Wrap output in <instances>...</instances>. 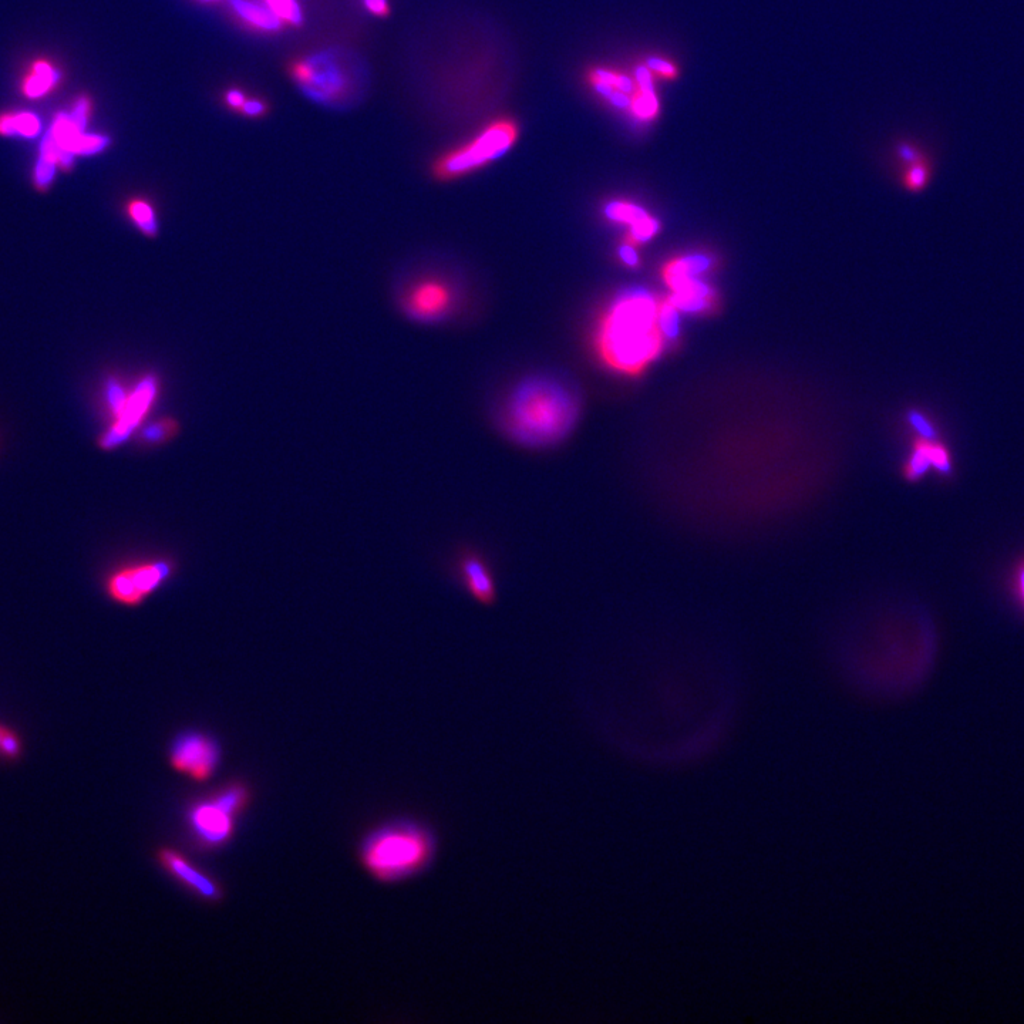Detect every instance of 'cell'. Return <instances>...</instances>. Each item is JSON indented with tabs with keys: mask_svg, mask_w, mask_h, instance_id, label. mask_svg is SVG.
<instances>
[{
	"mask_svg": "<svg viewBox=\"0 0 1024 1024\" xmlns=\"http://www.w3.org/2000/svg\"><path fill=\"white\" fill-rule=\"evenodd\" d=\"M659 306L658 296L642 288L615 296L595 332L596 353L606 367L638 376L658 359L666 343L659 329Z\"/></svg>",
	"mask_w": 1024,
	"mask_h": 1024,
	"instance_id": "1",
	"label": "cell"
},
{
	"mask_svg": "<svg viewBox=\"0 0 1024 1024\" xmlns=\"http://www.w3.org/2000/svg\"><path fill=\"white\" fill-rule=\"evenodd\" d=\"M579 414V400L568 387L547 377H534L512 392L501 416V429L512 443L542 450L567 440Z\"/></svg>",
	"mask_w": 1024,
	"mask_h": 1024,
	"instance_id": "2",
	"label": "cell"
},
{
	"mask_svg": "<svg viewBox=\"0 0 1024 1024\" xmlns=\"http://www.w3.org/2000/svg\"><path fill=\"white\" fill-rule=\"evenodd\" d=\"M439 852L436 831L426 821L397 817L377 825L360 842L359 860L383 884H400L426 874Z\"/></svg>",
	"mask_w": 1024,
	"mask_h": 1024,
	"instance_id": "3",
	"label": "cell"
},
{
	"mask_svg": "<svg viewBox=\"0 0 1024 1024\" xmlns=\"http://www.w3.org/2000/svg\"><path fill=\"white\" fill-rule=\"evenodd\" d=\"M520 127L512 119H498L483 128L474 140L443 154L433 165L439 180L451 181L487 167L500 160L514 147Z\"/></svg>",
	"mask_w": 1024,
	"mask_h": 1024,
	"instance_id": "4",
	"label": "cell"
},
{
	"mask_svg": "<svg viewBox=\"0 0 1024 1024\" xmlns=\"http://www.w3.org/2000/svg\"><path fill=\"white\" fill-rule=\"evenodd\" d=\"M168 757L177 773L202 783L210 780L220 766L221 749L208 734L190 730L175 737Z\"/></svg>",
	"mask_w": 1024,
	"mask_h": 1024,
	"instance_id": "5",
	"label": "cell"
},
{
	"mask_svg": "<svg viewBox=\"0 0 1024 1024\" xmlns=\"http://www.w3.org/2000/svg\"><path fill=\"white\" fill-rule=\"evenodd\" d=\"M170 574L171 565L165 561L127 565L110 576L107 592L119 604L138 605L156 592Z\"/></svg>",
	"mask_w": 1024,
	"mask_h": 1024,
	"instance_id": "6",
	"label": "cell"
},
{
	"mask_svg": "<svg viewBox=\"0 0 1024 1024\" xmlns=\"http://www.w3.org/2000/svg\"><path fill=\"white\" fill-rule=\"evenodd\" d=\"M238 815L215 793L191 805L187 811V824L198 844L217 848L231 840Z\"/></svg>",
	"mask_w": 1024,
	"mask_h": 1024,
	"instance_id": "7",
	"label": "cell"
},
{
	"mask_svg": "<svg viewBox=\"0 0 1024 1024\" xmlns=\"http://www.w3.org/2000/svg\"><path fill=\"white\" fill-rule=\"evenodd\" d=\"M454 572L458 584L477 599V601L488 604L493 602L497 595V585L493 568L490 561L481 555L476 549H463L458 552L454 561Z\"/></svg>",
	"mask_w": 1024,
	"mask_h": 1024,
	"instance_id": "8",
	"label": "cell"
},
{
	"mask_svg": "<svg viewBox=\"0 0 1024 1024\" xmlns=\"http://www.w3.org/2000/svg\"><path fill=\"white\" fill-rule=\"evenodd\" d=\"M157 860L171 877L177 879L185 888L190 889L192 894L210 902H218L222 898L220 885L200 869L194 867L181 852L171 847H163L157 851Z\"/></svg>",
	"mask_w": 1024,
	"mask_h": 1024,
	"instance_id": "9",
	"label": "cell"
},
{
	"mask_svg": "<svg viewBox=\"0 0 1024 1024\" xmlns=\"http://www.w3.org/2000/svg\"><path fill=\"white\" fill-rule=\"evenodd\" d=\"M602 214L612 224L628 227L629 232L626 235V241L631 242L636 247L649 242L650 239L658 234L660 229L659 221L653 215H650L645 208L635 204V202L625 200L606 202L604 208H602Z\"/></svg>",
	"mask_w": 1024,
	"mask_h": 1024,
	"instance_id": "10",
	"label": "cell"
},
{
	"mask_svg": "<svg viewBox=\"0 0 1024 1024\" xmlns=\"http://www.w3.org/2000/svg\"><path fill=\"white\" fill-rule=\"evenodd\" d=\"M154 394H156V382L153 379H146L138 384L136 392L127 397L124 406L116 414V424H113L103 439L104 447L117 446L133 433L150 407Z\"/></svg>",
	"mask_w": 1024,
	"mask_h": 1024,
	"instance_id": "11",
	"label": "cell"
},
{
	"mask_svg": "<svg viewBox=\"0 0 1024 1024\" xmlns=\"http://www.w3.org/2000/svg\"><path fill=\"white\" fill-rule=\"evenodd\" d=\"M453 293L439 281H424L413 286L404 299V308L410 316L420 320L439 319L450 309Z\"/></svg>",
	"mask_w": 1024,
	"mask_h": 1024,
	"instance_id": "12",
	"label": "cell"
},
{
	"mask_svg": "<svg viewBox=\"0 0 1024 1024\" xmlns=\"http://www.w3.org/2000/svg\"><path fill=\"white\" fill-rule=\"evenodd\" d=\"M666 285L670 289L669 301L683 313L710 311L716 301V293L699 276L676 279Z\"/></svg>",
	"mask_w": 1024,
	"mask_h": 1024,
	"instance_id": "13",
	"label": "cell"
},
{
	"mask_svg": "<svg viewBox=\"0 0 1024 1024\" xmlns=\"http://www.w3.org/2000/svg\"><path fill=\"white\" fill-rule=\"evenodd\" d=\"M636 86L638 92L631 99L632 113L636 119L650 121L659 113V100L653 89L652 76L648 66H639L636 70Z\"/></svg>",
	"mask_w": 1024,
	"mask_h": 1024,
	"instance_id": "14",
	"label": "cell"
},
{
	"mask_svg": "<svg viewBox=\"0 0 1024 1024\" xmlns=\"http://www.w3.org/2000/svg\"><path fill=\"white\" fill-rule=\"evenodd\" d=\"M713 266V259L704 254H692L672 259L662 269L663 281L666 284L676 279L693 278L704 272L710 271Z\"/></svg>",
	"mask_w": 1024,
	"mask_h": 1024,
	"instance_id": "15",
	"label": "cell"
},
{
	"mask_svg": "<svg viewBox=\"0 0 1024 1024\" xmlns=\"http://www.w3.org/2000/svg\"><path fill=\"white\" fill-rule=\"evenodd\" d=\"M232 8L239 18L245 20V22L251 23L256 28L268 30V32H275L282 26L281 18L272 12L269 8L258 5V3L248 2V0H231Z\"/></svg>",
	"mask_w": 1024,
	"mask_h": 1024,
	"instance_id": "16",
	"label": "cell"
},
{
	"mask_svg": "<svg viewBox=\"0 0 1024 1024\" xmlns=\"http://www.w3.org/2000/svg\"><path fill=\"white\" fill-rule=\"evenodd\" d=\"M57 144L53 134H47L45 141H43L42 154H40L39 164L36 168V181L39 185H47L55 174V167L57 163Z\"/></svg>",
	"mask_w": 1024,
	"mask_h": 1024,
	"instance_id": "17",
	"label": "cell"
},
{
	"mask_svg": "<svg viewBox=\"0 0 1024 1024\" xmlns=\"http://www.w3.org/2000/svg\"><path fill=\"white\" fill-rule=\"evenodd\" d=\"M658 320L665 342L676 340L680 332V311L669 299L660 301Z\"/></svg>",
	"mask_w": 1024,
	"mask_h": 1024,
	"instance_id": "18",
	"label": "cell"
},
{
	"mask_svg": "<svg viewBox=\"0 0 1024 1024\" xmlns=\"http://www.w3.org/2000/svg\"><path fill=\"white\" fill-rule=\"evenodd\" d=\"M931 467V443L928 440L919 441V443H916L911 460L906 464L905 476L908 480H918Z\"/></svg>",
	"mask_w": 1024,
	"mask_h": 1024,
	"instance_id": "19",
	"label": "cell"
},
{
	"mask_svg": "<svg viewBox=\"0 0 1024 1024\" xmlns=\"http://www.w3.org/2000/svg\"><path fill=\"white\" fill-rule=\"evenodd\" d=\"M109 144V140L103 136H90V134L79 133L70 140L69 146L66 147V153L72 154H87L99 153L104 147Z\"/></svg>",
	"mask_w": 1024,
	"mask_h": 1024,
	"instance_id": "20",
	"label": "cell"
},
{
	"mask_svg": "<svg viewBox=\"0 0 1024 1024\" xmlns=\"http://www.w3.org/2000/svg\"><path fill=\"white\" fill-rule=\"evenodd\" d=\"M128 214H130L131 220L136 222L137 227L140 228L141 231L146 232L147 235H156V217H154V212L151 210V207L147 202H131V204L128 205Z\"/></svg>",
	"mask_w": 1024,
	"mask_h": 1024,
	"instance_id": "21",
	"label": "cell"
},
{
	"mask_svg": "<svg viewBox=\"0 0 1024 1024\" xmlns=\"http://www.w3.org/2000/svg\"><path fill=\"white\" fill-rule=\"evenodd\" d=\"M36 76L32 77L26 84V93L30 97H37L46 92L56 80V74L46 63L36 64Z\"/></svg>",
	"mask_w": 1024,
	"mask_h": 1024,
	"instance_id": "22",
	"label": "cell"
},
{
	"mask_svg": "<svg viewBox=\"0 0 1024 1024\" xmlns=\"http://www.w3.org/2000/svg\"><path fill=\"white\" fill-rule=\"evenodd\" d=\"M266 3L279 18L288 20L292 25H301L302 10L296 0H266Z\"/></svg>",
	"mask_w": 1024,
	"mask_h": 1024,
	"instance_id": "23",
	"label": "cell"
},
{
	"mask_svg": "<svg viewBox=\"0 0 1024 1024\" xmlns=\"http://www.w3.org/2000/svg\"><path fill=\"white\" fill-rule=\"evenodd\" d=\"M20 753H22V743H20L18 734L6 729L2 741H0V756L8 760H15L18 759Z\"/></svg>",
	"mask_w": 1024,
	"mask_h": 1024,
	"instance_id": "24",
	"label": "cell"
},
{
	"mask_svg": "<svg viewBox=\"0 0 1024 1024\" xmlns=\"http://www.w3.org/2000/svg\"><path fill=\"white\" fill-rule=\"evenodd\" d=\"M13 119H15V133L23 134L26 137L36 136L39 133V120L33 114H19Z\"/></svg>",
	"mask_w": 1024,
	"mask_h": 1024,
	"instance_id": "25",
	"label": "cell"
},
{
	"mask_svg": "<svg viewBox=\"0 0 1024 1024\" xmlns=\"http://www.w3.org/2000/svg\"><path fill=\"white\" fill-rule=\"evenodd\" d=\"M931 460L932 467H935L936 470L941 471L942 474H951V458H949L946 448H943L941 444L931 443Z\"/></svg>",
	"mask_w": 1024,
	"mask_h": 1024,
	"instance_id": "26",
	"label": "cell"
},
{
	"mask_svg": "<svg viewBox=\"0 0 1024 1024\" xmlns=\"http://www.w3.org/2000/svg\"><path fill=\"white\" fill-rule=\"evenodd\" d=\"M909 423L914 426V429L921 434L922 439L932 440L935 439L936 431L933 429L932 424L922 416L921 413L911 412L909 413Z\"/></svg>",
	"mask_w": 1024,
	"mask_h": 1024,
	"instance_id": "27",
	"label": "cell"
},
{
	"mask_svg": "<svg viewBox=\"0 0 1024 1024\" xmlns=\"http://www.w3.org/2000/svg\"><path fill=\"white\" fill-rule=\"evenodd\" d=\"M928 181V168L924 164H915L906 175V184L911 190H921Z\"/></svg>",
	"mask_w": 1024,
	"mask_h": 1024,
	"instance_id": "28",
	"label": "cell"
},
{
	"mask_svg": "<svg viewBox=\"0 0 1024 1024\" xmlns=\"http://www.w3.org/2000/svg\"><path fill=\"white\" fill-rule=\"evenodd\" d=\"M646 66L649 67V70H653V72L666 77V79H673L677 74L676 67L672 63L666 62V60L660 59V57H649Z\"/></svg>",
	"mask_w": 1024,
	"mask_h": 1024,
	"instance_id": "29",
	"label": "cell"
},
{
	"mask_svg": "<svg viewBox=\"0 0 1024 1024\" xmlns=\"http://www.w3.org/2000/svg\"><path fill=\"white\" fill-rule=\"evenodd\" d=\"M618 255L623 264L629 266V268H636V266H639L640 264L638 249H636V245L631 244V242L625 241V244H622L621 247H619Z\"/></svg>",
	"mask_w": 1024,
	"mask_h": 1024,
	"instance_id": "30",
	"label": "cell"
},
{
	"mask_svg": "<svg viewBox=\"0 0 1024 1024\" xmlns=\"http://www.w3.org/2000/svg\"><path fill=\"white\" fill-rule=\"evenodd\" d=\"M365 5L370 12L375 13L377 16H384L389 13L387 0H365Z\"/></svg>",
	"mask_w": 1024,
	"mask_h": 1024,
	"instance_id": "31",
	"label": "cell"
},
{
	"mask_svg": "<svg viewBox=\"0 0 1024 1024\" xmlns=\"http://www.w3.org/2000/svg\"><path fill=\"white\" fill-rule=\"evenodd\" d=\"M242 110H244V113L248 114V116H259V114L264 113L265 106L261 101L248 100L245 101L244 106H242Z\"/></svg>",
	"mask_w": 1024,
	"mask_h": 1024,
	"instance_id": "32",
	"label": "cell"
},
{
	"mask_svg": "<svg viewBox=\"0 0 1024 1024\" xmlns=\"http://www.w3.org/2000/svg\"><path fill=\"white\" fill-rule=\"evenodd\" d=\"M227 101L229 106L234 107V109H242V106H244L245 103V97L244 94L238 92V90H231V92L227 94Z\"/></svg>",
	"mask_w": 1024,
	"mask_h": 1024,
	"instance_id": "33",
	"label": "cell"
},
{
	"mask_svg": "<svg viewBox=\"0 0 1024 1024\" xmlns=\"http://www.w3.org/2000/svg\"><path fill=\"white\" fill-rule=\"evenodd\" d=\"M0 133L15 134V119L13 117L0 119Z\"/></svg>",
	"mask_w": 1024,
	"mask_h": 1024,
	"instance_id": "34",
	"label": "cell"
},
{
	"mask_svg": "<svg viewBox=\"0 0 1024 1024\" xmlns=\"http://www.w3.org/2000/svg\"><path fill=\"white\" fill-rule=\"evenodd\" d=\"M1017 589H1019L1020 598H1022L1024 604V562L1017 571Z\"/></svg>",
	"mask_w": 1024,
	"mask_h": 1024,
	"instance_id": "35",
	"label": "cell"
},
{
	"mask_svg": "<svg viewBox=\"0 0 1024 1024\" xmlns=\"http://www.w3.org/2000/svg\"><path fill=\"white\" fill-rule=\"evenodd\" d=\"M901 156H902V158H904L905 161H915L916 160L915 151L912 150V148H909V147H902L901 148Z\"/></svg>",
	"mask_w": 1024,
	"mask_h": 1024,
	"instance_id": "36",
	"label": "cell"
},
{
	"mask_svg": "<svg viewBox=\"0 0 1024 1024\" xmlns=\"http://www.w3.org/2000/svg\"><path fill=\"white\" fill-rule=\"evenodd\" d=\"M6 727L0 726V741H2L3 733H5Z\"/></svg>",
	"mask_w": 1024,
	"mask_h": 1024,
	"instance_id": "37",
	"label": "cell"
},
{
	"mask_svg": "<svg viewBox=\"0 0 1024 1024\" xmlns=\"http://www.w3.org/2000/svg\"><path fill=\"white\" fill-rule=\"evenodd\" d=\"M201 2H215V0H201Z\"/></svg>",
	"mask_w": 1024,
	"mask_h": 1024,
	"instance_id": "38",
	"label": "cell"
}]
</instances>
